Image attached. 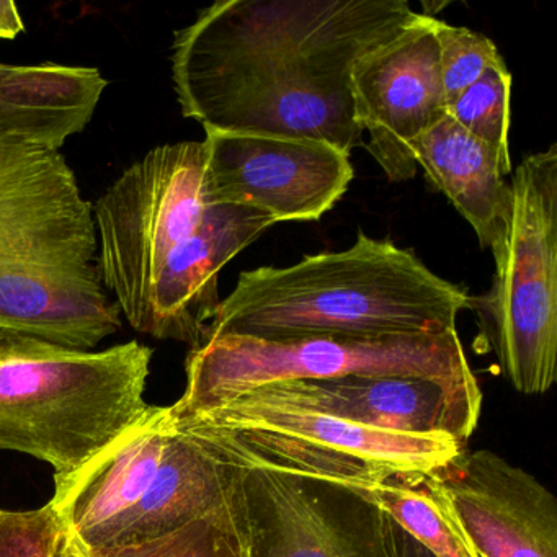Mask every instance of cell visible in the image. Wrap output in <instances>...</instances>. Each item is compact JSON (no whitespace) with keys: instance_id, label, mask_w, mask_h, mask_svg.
<instances>
[{"instance_id":"cell-22","label":"cell","mask_w":557,"mask_h":557,"mask_svg":"<svg viewBox=\"0 0 557 557\" xmlns=\"http://www.w3.org/2000/svg\"><path fill=\"white\" fill-rule=\"evenodd\" d=\"M64 530L53 505L0 510V557H57Z\"/></svg>"},{"instance_id":"cell-26","label":"cell","mask_w":557,"mask_h":557,"mask_svg":"<svg viewBox=\"0 0 557 557\" xmlns=\"http://www.w3.org/2000/svg\"><path fill=\"white\" fill-rule=\"evenodd\" d=\"M449 518H451V517H449ZM451 520H453V518H451ZM453 523H455V521H453ZM455 527H456V523H455ZM456 528H458V527H456ZM458 531H459V534H461L462 544H465L466 553H468V556L469 557H479L478 553H475V550H474V547H472L471 544H469V541L466 540L465 534L461 533V530H459V528H458Z\"/></svg>"},{"instance_id":"cell-5","label":"cell","mask_w":557,"mask_h":557,"mask_svg":"<svg viewBox=\"0 0 557 557\" xmlns=\"http://www.w3.org/2000/svg\"><path fill=\"white\" fill-rule=\"evenodd\" d=\"M185 370V393L168 407L172 423L194 419L247 391L285 381L423 377L451 389L482 394L456 331L438 335L285 341L210 335L191 348Z\"/></svg>"},{"instance_id":"cell-15","label":"cell","mask_w":557,"mask_h":557,"mask_svg":"<svg viewBox=\"0 0 557 557\" xmlns=\"http://www.w3.org/2000/svg\"><path fill=\"white\" fill-rule=\"evenodd\" d=\"M239 472L201 430L177 429L169 420L158 471L103 549L146 543L203 517L231 494Z\"/></svg>"},{"instance_id":"cell-25","label":"cell","mask_w":557,"mask_h":557,"mask_svg":"<svg viewBox=\"0 0 557 557\" xmlns=\"http://www.w3.org/2000/svg\"><path fill=\"white\" fill-rule=\"evenodd\" d=\"M57 557H90L87 550L84 549L83 544L71 536V534L64 533L61 537L60 547H58Z\"/></svg>"},{"instance_id":"cell-4","label":"cell","mask_w":557,"mask_h":557,"mask_svg":"<svg viewBox=\"0 0 557 557\" xmlns=\"http://www.w3.org/2000/svg\"><path fill=\"white\" fill-rule=\"evenodd\" d=\"M151 360L136 341L79 350L0 329V449L71 474L148 410Z\"/></svg>"},{"instance_id":"cell-21","label":"cell","mask_w":557,"mask_h":557,"mask_svg":"<svg viewBox=\"0 0 557 557\" xmlns=\"http://www.w3.org/2000/svg\"><path fill=\"white\" fill-rule=\"evenodd\" d=\"M435 35L446 107L474 84L485 70L505 63L494 41L485 35L455 27L438 18L435 21Z\"/></svg>"},{"instance_id":"cell-3","label":"cell","mask_w":557,"mask_h":557,"mask_svg":"<svg viewBox=\"0 0 557 557\" xmlns=\"http://www.w3.org/2000/svg\"><path fill=\"white\" fill-rule=\"evenodd\" d=\"M471 301L468 289L436 275L412 250L360 231L341 252L240 273L205 338L438 335L456 331L459 312L471 309Z\"/></svg>"},{"instance_id":"cell-8","label":"cell","mask_w":557,"mask_h":557,"mask_svg":"<svg viewBox=\"0 0 557 557\" xmlns=\"http://www.w3.org/2000/svg\"><path fill=\"white\" fill-rule=\"evenodd\" d=\"M205 168L203 141L158 146L94 203L100 280L135 331L145 329L169 257L201 223Z\"/></svg>"},{"instance_id":"cell-11","label":"cell","mask_w":557,"mask_h":557,"mask_svg":"<svg viewBox=\"0 0 557 557\" xmlns=\"http://www.w3.org/2000/svg\"><path fill=\"white\" fill-rule=\"evenodd\" d=\"M425 481L479 557H557L556 497L520 466L462 449Z\"/></svg>"},{"instance_id":"cell-24","label":"cell","mask_w":557,"mask_h":557,"mask_svg":"<svg viewBox=\"0 0 557 557\" xmlns=\"http://www.w3.org/2000/svg\"><path fill=\"white\" fill-rule=\"evenodd\" d=\"M25 25L12 0H0V40H15L24 34Z\"/></svg>"},{"instance_id":"cell-14","label":"cell","mask_w":557,"mask_h":557,"mask_svg":"<svg viewBox=\"0 0 557 557\" xmlns=\"http://www.w3.org/2000/svg\"><path fill=\"white\" fill-rule=\"evenodd\" d=\"M275 224L252 207L208 205L195 233L159 273L141 334L198 347L221 302V270Z\"/></svg>"},{"instance_id":"cell-18","label":"cell","mask_w":557,"mask_h":557,"mask_svg":"<svg viewBox=\"0 0 557 557\" xmlns=\"http://www.w3.org/2000/svg\"><path fill=\"white\" fill-rule=\"evenodd\" d=\"M89 554V553H87ZM90 557H253L244 471L231 494L203 517L154 540L96 550Z\"/></svg>"},{"instance_id":"cell-16","label":"cell","mask_w":557,"mask_h":557,"mask_svg":"<svg viewBox=\"0 0 557 557\" xmlns=\"http://www.w3.org/2000/svg\"><path fill=\"white\" fill-rule=\"evenodd\" d=\"M417 168L471 224L492 256L500 249L511 214V164L446 115L410 145Z\"/></svg>"},{"instance_id":"cell-23","label":"cell","mask_w":557,"mask_h":557,"mask_svg":"<svg viewBox=\"0 0 557 557\" xmlns=\"http://www.w3.org/2000/svg\"><path fill=\"white\" fill-rule=\"evenodd\" d=\"M384 557H435L419 541L413 540L393 518L380 510Z\"/></svg>"},{"instance_id":"cell-9","label":"cell","mask_w":557,"mask_h":557,"mask_svg":"<svg viewBox=\"0 0 557 557\" xmlns=\"http://www.w3.org/2000/svg\"><path fill=\"white\" fill-rule=\"evenodd\" d=\"M208 205H244L276 223L318 221L354 181L350 152L315 139L205 132Z\"/></svg>"},{"instance_id":"cell-1","label":"cell","mask_w":557,"mask_h":557,"mask_svg":"<svg viewBox=\"0 0 557 557\" xmlns=\"http://www.w3.org/2000/svg\"><path fill=\"white\" fill-rule=\"evenodd\" d=\"M406 0H218L174 32L171 71L185 119L205 132L363 146L351 70L406 28Z\"/></svg>"},{"instance_id":"cell-7","label":"cell","mask_w":557,"mask_h":557,"mask_svg":"<svg viewBox=\"0 0 557 557\" xmlns=\"http://www.w3.org/2000/svg\"><path fill=\"white\" fill-rule=\"evenodd\" d=\"M511 214L492 286L472 296L502 373L521 394L557 376V145L527 156L510 182Z\"/></svg>"},{"instance_id":"cell-20","label":"cell","mask_w":557,"mask_h":557,"mask_svg":"<svg viewBox=\"0 0 557 557\" xmlns=\"http://www.w3.org/2000/svg\"><path fill=\"white\" fill-rule=\"evenodd\" d=\"M511 74L507 64L488 67L474 84L448 106L451 116L469 135L485 143L511 164L510 132Z\"/></svg>"},{"instance_id":"cell-6","label":"cell","mask_w":557,"mask_h":557,"mask_svg":"<svg viewBox=\"0 0 557 557\" xmlns=\"http://www.w3.org/2000/svg\"><path fill=\"white\" fill-rule=\"evenodd\" d=\"M172 425L201 430L237 468L273 469L308 479L432 475L465 449V443L443 433L371 429L269 403L252 393Z\"/></svg>"},{"instance_id":"cell-19","label":"cell","mask_w":557,"mask_h":557,"mask_svg":"<svg viewBox=\"0 0 557 557\" xmlns=\"http://www.w3.org/2000/svg\"><path fill=\"white\" fill-rule=\"evenodd\" d=\"M350 479L329 478L315 481L331 482L357 497L363 498L377 510L393 518L404 531L435 557H469L461 534L449 515L440 507L425 479Z\"/></svg>"},{"instance_id":"cell-17","label":"cell","mask_w":557,"mask_h":557,"mask_svg":"<svg viewBox=\"0 0 557 557\" xmlns=\"http://www.w3.org/2000/svg\"><path fill=\"white\" fill-rule=\"evenodd\" d=\"M107 87L97 67L0 63V138L60 151L92 122Z\"/></svg>"},{"instance_id":"cell-12","label":"cell","mask_w":557,"mask_h":557,"mask_svg":"<svg viewBox=\"0 0 557 557\" xmlns=\"http://www.w3.org/2000/svg\"><path fill=\"white\" fill-rule=\"evenodd\" d=\"M253 557H384L380 510L289 472L243 468Z\"/></svg>"},{"instance_id":"cell-2","label":"cell","mask_w":557,"mask_h":557,"mask_svg":"<svg viewBox=\"0 0 557 557\" xmlns=\"http://www.w3.org/2000/svg\"><path fill=\"white\" fill-rule=\"evenodd\" d=\"M94 203L57 149L0 138V329L94 350L122 329Z\"/></svg>"},{"instance_id":"cell-13","label":"cell","mask_w":557,"mask_h":557,"mask_svg":"<svg viewBox=\"0 0 557 557\" xmlns=\"http://www.w3.org/2000/svg\"><path fill=\"white\" fill-rule=\"evenodd\" d=\"M247 393L269 403L327 413L371 429L417 435L443 433L461 443L474 432L482 409V394L451 389L423 377L285 381Z\"/></svg>"},{"instance_id":"cell-10","label":"cell","mask_w":557,"mask_h":557,"mask_svg":"<svg viewBox=\"0 0 557 557\" xmlns=\"http://www.w3.org/2000/svg\"><path fill=\"white\" fill-rule=\"evenodd\" d=\"M435 21L417 15L351 70L355 120L370 135L363 146L393 184L416 177L410 145L448 115Z\"/></svg>"}]
</instances>
